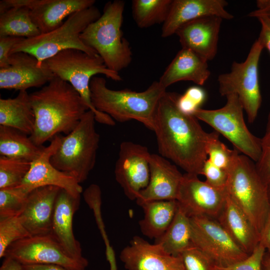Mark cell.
I'll return each mask as SVG.
<instances>
[{
	"label": "cell",
	"instance_id": "6da1fadb",
	"mask_svg": "<svg viewBox=\"0 0 270 270\" xmlns=\"http://www.w3.org/2000/svg\"><path fill=\"white\" fill-rule=\"evenodd\" d=\"M178 96L166 90L158 102L153 130L158 151L186 173L200 175L214 131L205 132L194 116L181 112L176 104Z\"/></svg>",
	"mask_w": 270,
	"mask_h": 270
},
{
	"label": "cell",
	"instance_id": "ba28073f",
	"mask_svg": "<svg viewBox=\"0 0 270 270\" xmlns=\"http://www.w3.org/2000/svg\"><path fill=\"white\" fill-rule=\"evenodd\" d=\"M96 122L94 112L88 110L76 126L62 136L60 144L50 158L55 168L74 176L80 184L87 179L96 164L100 140Z\"/></svg>",
	"mask_w": 270,
	"mask_h": 270
},
{
	"label": "cell",
	"instance_id": "4dcf8cb0",
	"mask_svg": "<svg viewBox=\"0 0 270 270\" xmlns=\"http://www.w3.org/2000/svg\"><path fill=\"white\" fill-rule=\"evenodd\" d=\"M172 0H134L132 10L138 26L146 28L164 24L168 14Z\"/></svg>",
	"mask_w": 270,
	"mask_h": 270
},
{
	"label": "cell",
	"instance_id": "8d00e7d4",
	"mask_svg": "<svg viewBox=\"0 0 270 270\" xmlns=\"http://www.w3.org/2000/svg\"><path fill=\"white\" fill-rule=\"evenodd\" d=\"M184 270H214L216 266L200 249L192 244L180 255Z\"/></svg>",
	"mask_w": 270,
	"mask_h": 270
},
{
	"label": "cell",
	"instance_id": "ffe728a7",
	"mask_svg": "<svg viewBox=\"0 0 270 270\" xmlns=\"http://www.w3.org/2000/svg\"><path fill=\"white\" fill-rule=\"evenodd\" d=\"M225 0H172L170 12L162 24L161 36L167 38L176 34L182 25L206 16H217L230 20L234 16L226 10Z\"/></svg>",
	"mask_w": 270,
	"mask_h": 270
},
{
	"label": "cell",
	"instance_id": "7dc6e473",
	"mask_svg": "<svg viewBox=\"0 0 270 270\" xmlns=\"http://www.w3.org/2000/svg\"><path fill=\"white\" fill-rule=\"evenodd\" d=\"M0 270H22V264L11 258L4 257Z\"/></svg>",
	"mask_w": 270,
	"mask_h": 270
},
{
	"label": "cell",
	"instance_id": "d590c367",
	"mask_svg": "<svg viewBox=\"0 0 270 270\" xmlns=\"http://www.w3.org/2000/svg\"><path fill=\"white\" fill-rule=\"evenodd\" d=\"M84 200L94 214L98 226L100 228L102 234L104 236L105 242L106 246V257L114 256L112 248L110 247L108 240L106 236L102 218L101 217L100 206L102 204L101 190L100 186L96 184H92L88 186L83 193Z\"/></svg>",
	"mask_w": 270,
	"mask_h": 270
},
{
	"label": "cell",
	"instance_id": "ab89813d",
	"mask_svg": "<svg viewBox=\"0 0 270 270\" xmlns=\"http://www.w3.org/2000/svg\"><path fill=\"white\" fill-rule=\"evenodd\" d=\"M266 249L259 243L246 258L226 267L216 266L214 270H262Z\"/></svg>",
	"mask_w": 270,
	"mask_h": 270
},
{
	"label": "cell",
	"instance_id": "5b68a950",
	"mask_svg": "<svg viewBox=\"0 0 270 270\" xmlns=\"http://www.w3.org/2000/svg\"><path fill=\"white\" fill-rule=\"evenodd\" d=\"M44 62L56 77L70 84L78 92L89 110L94 112L96 122L110 126L115 124L114 120L96 110L91 100L90 84L94 75L102 74L115 81L122 80L119 73L110 70L98 54H90L78 49H67Z\"/></svg>",
	"mask_w": 270,
	"mask_h": 270
},
{
	"label": "cell",
	"instance_id": "4fadbf2b",
	"mask_svg": "<svg viewBox=\"0 0 270 270\" xmlns=\"http://www.w3.org/2000/svg\"><path fill=\"white\" fill-rule=\"evenodd\" d=\"M198 176L183 174L176 198L178 207L190 218L206 216L216 220L224 206L226 190L216 188Z\"/></svg>",
	"mask_w": 270,
	"mask_h": 270
},
{
	"label": "cell",
	"instance_id": "e0dca14e",
	"mask_svg": "<svg viewBox=\"0 0 270 270\" xmlns=\"http://www.w3.org/2000/svg\"><path fill=\"white\" fill-rule=\"evenodd\" d=\"M9 64L0 68V88L26 90L42 86L56 76L43 62L41 66L31 54L20 52L10 54Z\"/></svg>",
	"mask_w": 270,
	"mask_h": 270
},
{
	"label": "cell",
	"instance_id": "44dd1931",
	"mask_svg": "<svg viewBox=\"0 0 270 270\" xmlns=\"http://www.w3.org/2000/svg\"><path fill=\"white\" fill-rule=\"evenodd\" d=\"M222 20L217 16H206L182 25L176 32L182 48L192 50L208 61L214 59Z\"/></svg>",
	"mask_w": 270,
	"mask_h": 270
},
{
	"label": "cell",
	"instance_id": "277c9868",
	"mask_svg": "<svg viewBox=\"0 0 270 270\" xmlns=\"http://www.w3.org/2000/svg\"><path fill=\"white\" fill-rule=\"evenodd\" d=\"M124 8L122 0L108 2L100 16L80 34L84 44L94 50L110 70L118 73L130 65L132 56L122 30Z\"/></svg>",
	"mask_w": 270,
	"mask_h": 270
},
{
	"label": "cell",
	"instance_id": "c3c4849f",
	"mask_svg": "<svg viewBox=\"0 0 270 270\" xmlns=\"http://www.w3.org/2000/svg\"><path fill=\"white\" fill-rule=\"evenodd\" d=\"M262 270H270V252L266 250L262 262Z\"/></svg>",
	"mask_w": 270,
	"mask_h": 270
},
{
	"label": "cell",
	"instance_id": "484cf974",
	"mask_svg": "<svg viewBox=\"0 0 270 270\" xmlns=\"http://www.w3.org/2000/svg\"><path fill=\"white\" fill-rule=\"evenodd\" d=\"M35 114L26 90L14 98L0 99V126L16 129L30 136L34 132Z\"/></svg>",
	"mask_w": 270,
	"mask_h": 270
},
{
	"label": "cell",
	"instance_id": "7bdbcfd3",
	"mask_svg": "<svg viewBox=\"0 0 270 270\" xmlns=\"http://www.w3.org/2000/svg\"><path fill=\"white\" fill-rule=\"evenodd\" d=\"M256 18L261 26L259 36L257 40L270 54V18L260 16Z\"/></svg>",
	"mask_w": 270,
	"mask_h": 270
},
{
	"label": "cell",
	"instance_id": "7a4b0ae2",
	"mask_svg": "<svg viewBox=\"0 0 270 270\" xmlns=\"http://www.w3.org/2000/svg\"><path fill=\"white\" fill-rule=\"evenodd\" d=\"M30 96L36 118L30 136L39 146L61 133L70 134L89 110L73 86L56 76Z\"/></svg>",
	"mask_w": 270,
	"mask_h": 270
},
{
	"label": "cell",
	"instance_id": "7c38bea8",
	"mask_svg": "<svg viewBox=\"0 0 270 270\" xmlns=\"http://www.w3.org/2000/svg\"><path fill=\"white\" fill-rule=\"evenodd\" d=\"M11 258L22 265L54 264L68 270H85L88 260L70 258L51 234L32 236L11 244L4 258Z\"/></svg>",
	"mask_w": 270,
	"mask_h": 270
},
{
	"label": "cell",
	"instance_id": "d4e9b609",
	"mask_svg": "<svg viewBox=\"0 0 270 270\" xmlns=\"http://www.w3.org/2000/svg\"><path fill=\"white\" fill-rule=\"evenodd\" d=\"M216 220L248 254L250 255L260 243V234L228 193L224 206Z\"/></svg>",
	"mask_w": 270,
	"mask_h": 270
},
{
	"label": "cell",
	"instance_id": "cb8c5ba5",
	"mask_svg": "<svg viewBox=\"0 0 270 270\" xmlns=\"http://www.w3.org/2000/svg\"><path fill=\"white\" fill-rule=\"evenodd\" d=\"M208 62L192 50L182 48L166 68L158 82L166 89L182 80L202 86L210 75Z\"/></svg>",
	"mask_w": 270,
	"mask_h": 270
},
{
	"label": "cell",
	"instance_id": "f546056e",
	"mask_svg": "<svg viewBox=\"0 0 270 270\" xmlns=\"http://www.w3.org/2000/svg\"><path fill=\"white\" fill-rule=\"evenodd\" d=\"M41 34L24 6H14L0 14V36L30 38Z\"/></svg>",
	"mask_w": 270,
	"mask_h": 270
},
{
	"label": "cell",
	"instance_id": "8992f818",
	"mask_svg": "<svg viewBox=\"0 0 270 270\" xmlns=\"http://www.w3.org/2000/svg\"><path fill=\"white\" fill-rule=\"evenodd\" d=\"M228 174V194L260 235L270 216V204L267 186L260 177L255 162L238 152Z\"/></svg>",
	"mask_w": 270,
	"mask_h": 270
},
{
	"label": "cell",
	"instance_id": "d6986e66",
	"mask_svg": "<svg viewBox=\"0 0 270 270\" xmlns=\"http://www.w3.org/2000/svg\"><path fill=\"white\" fill-rule=\"evenodd\" d=\"M183 174L176 165L161 156L151 154L150 160V180L136 199V204L154 200H176Z\"/></svg>",
	"mask_w": 270,
	"mask_h": 270
},
{
	"label": "cell",
	"instance_id": "bcb514c9",
	"mask_svg": "<svg viewBox=\"0 0 270 270\" xmlns=\"http://www.w3.org/2000/svg\"><path fill=\"white\" fill-rule=\"evenodd\" d=\"M22 270H68L64 268L54 264H22Z\"/></svg>",
	"mask_w": 270,
	"mask_h": 270
},
{
	"label": "cell",
	"instance_id": "681fc988",
	"mask_svg": "<svg viewBox=\"0 0 270 270\" xmlns=\"http://www.w3.org/2000/svg\"><path fill=\"white\" fill-rule=\"evenodd\" d=\"M270 112L268 114V120H267L266 127V131H270Z\"/></svg>",
	"mask_w": 270,
	"mask_h": 270
},
{
	"label": "cell",
	"instance_id": "f6af8a7d",
	"mask_svg": "<svg viewBox=\"0 0 270 270\" xmlns=\"http://www.w3.org/2000/svg\"><path fill=\"white\" fill-rule=\"evenodd\" d=\"M260 244L270 252V216L260 234Z\"/></svg>",
	"mask_w": 270,
	"mask_h": 270
},
{
	"label": "cell",
	"instance_id": "ee69618b",
	"mask_svg": "<svg viewBox=\"0 0 270 270\" xmlns=\"http://www.w3.org/2000/svg\"><path fill=\"white\" fill-rule=\"evenodd\" d=\"M256 9L248 14V16L257 18L260 16L270 18V0H258L256 2Z\"/></svg>",
	"mask_w": 270,
	"mask_h": 270
},
{
	"label": "cell",
	"instance_id": "3957f363",
	"mask_svg": "<svg viewBox=\"0 0 270 270\" xmlns=\"http://www.w3.org/2000/svg\"><path fill=\"white\" fill-rule=\"evenodd\" d=\"M90 90L92 106L96 110L120 122L136 120L152 130L158 102L166 91L158 81L141 92L111 90L106 80L99 76L92 78Z\"/></svg>",
	"mask_w": 270,
	"mask_h": 270
},
{
	"label": "cell",
	"instance_id": "d6a6232c",
	"mask_svg": "<svg viewBox=\"0 0 270 270\" xmlns=\"http://www.w3.org/2000/svg\"><path fill=\"white\" fill-rule=\"evenodd\" d=\"M31 190L22 186L0 189V218L20 216Z\"/></svg>",
	"mask_w": 270,
	"mask_h": 270
},
{
	"label": "cell",
	"instance_id": "5bb4252c",
	"mask_svg": "<svg viewBox=\"0 0 270 270\" xmlns=\"http://www.w3.org/2000/svg\"><path fill=\"white\" fill-rule=\"evenodd\" d=\"M150 156L146 146L128 141L120 144L114 176L130 200H136L139 192L149 182Z\"/></svg>",
	"mask_w": 270,
	"mask_h": 270
},
{
	"label": "cell",
	"instance_id": "f35d334b",
	"mask_svg": "<svg viewBox=\"0 0 270 270\" xmlns=\"http://www.w3.org/2000/svg\"><path fill=\"white\" fill-rule=\"evenodd\" d=\"M200 175L206 178V182L221 190H226L228 172L214 164L208 159L205 161Z\"/></svg>",
	"mask_w": 270,
	"mask_h": 270
},
{
	"label": "cell",
	"instance_id": "83f0119b",
	"mask_svg": "<svg viewBox=\"0 0 270 270\" xmlns=\"http://www.w3.org/2000/svg\"><path fill=\"white\" fill-rule=\"evenodd\" d=\"M45 147L36 144L30 136L16 129L0 126V154L33 161Z\"/></svg>",
	"mask_w": 270,
	"mask_h": 270
},
{
	"label": "cell",
	"instance_id": "8fae6325",
	"mask_svg": "<svg viewBox=\"0 0 270 270\" xmlns=\"http://www.w3.org/2000/svg\"><path fill=\"white\" fill-rule=\"evenodd\" d=\"M191 242L216 266L226 267L246 258V253L217 220L206 216L190 218Z\"/></svg>",
	"mask_w": 270,
	"mask_h": 270
},
{
	"label": "cell",
	"instance_id": "74e56055",
	"mask_svg": "<svg viewBox=\"0 0 270 270\" xmlns=\"http://www.w3.org/2000/svg\"><path fill=\"white\" fill-rule=\"evenodd\" d=\"M206 98L205 90L199 86L189 88L182 95H178L176 104L182 112L193 115L196 110L200 108Z\"/></svg>",
	"mask_w": 270,
	"mask_h": 270
},
{
	"label": "cell",
	"instance_id": "ac0fdd59",
	"mask_svg": "<svg viewBox=\"0 0 270 270\" xmlns=\"http://www.w3.org/2000/svg\"><path fill=\"white\" fill-rule=\"evenodd\" d=\"M127 270H184L180 256L166 252L157 244L135 236L120 256Z\"/></svg>",
	"mask_w": 270,
	"mask_h": 270
},
{
	"label": "cell",
	"instance_id": "e575fe53",
	"mask_svg": "<svg viewBox=\"0 0 270 270\" xmlns=\"http://www.w3.org/2000/svg\"><path fill=\"white\" fill-rule=\"evenodd\" d=\"M218 133L214 131V134L206 147V154L208 159L214 164L228 172L238 152L236 150L228 148L219 139Z\"/></svg>",
	"mask_w": 270,
	"mask_h": 270
},
{
	"label": "cell",
	"instance_id": "b9f144b4",
	"mask_svg": "<svg viewBox=\"0 0 270 270\" xmlns=\"http://www.w3.org/2000/svg\"><path fill=\"white\" fill-rule=\"evenodd\" d=\"M24 38L12 36H0V68L8 66L9 56L12 48Z\"/></svg>",
	"mask_w": 270,
	"mask_h": 270
},
{
	"label": "cell",
	"instance_id": "603a6c76",
	"mask_svg": "<svg viewBox=\"0 0 270 270\" xmlns=\"http://www.w3.org/2000/svg\"><path fill=\"white\" fill-rule=\"evenodd\" d=\"M80 198H76L60 189L55 204L50 234L72 258L88 260L82 256L80 242L75 238L72 220L80 206Z\"/></svg>",
	"mask_w": 270,
	"mask_h": 270
},
{
	"label": "cell",
	"instance_id": "f907efd6",
	"mask_svg": "<svg viewBox=\"0 0 270 270\" xmlns=\"http://www.w3.org/2000/svg\"><path fill=\"white\" fill-rule=\"evenodd\" d=\"M267 192H268V195L269 202L270 204V182L267 184Z\"/></svg>",
	"mask_w": 270,
	"mask_h": 270
},
{
	"label": "cell",
	"instance_id": "7402d4cb",
	"mask_svg": "<svg viewBox=\"0 0 270 270\" xmlns=\"http://www.w3.org/2000/svg\"><path fill=\"white\" fill-rule=\"evenodd\" d=\"M60 188L44 186L32 190L19 218L31 236L50 234L55 204Z\"/></svg>",
	"mask_w": 270,
	"mask_h": 270
},
{
	"label": "cell",
	"instance_id": "30bf717a",
	"mask_svg": "<svg viewBox=\"0 0 270 270\" xmlns=\"http://www.w3.org/2000/svg\"><path fill=\"white\" fill-rule=\"evenodd\" d=\"M264 47L256 40L245 60L234 62L230 72L218 76V91L222 96L236 94L246 112L248 122L256 120L262 104L258 80V64Z\"/></svg>",
	"mask_w": 270,
	"mask_h": 270
},
{
	"label": "cell",
	"instance_id": "52a82bcc",
	"mask_svg": "<svg viewBox=\"0 0 270 270\" xmlns=\"http://www.w3.org/2000/svg\"><path fill=\"white\" fill-rule=\"evenodd\" d=\"M100 16V10L94 6L76 12L55 30L35 37L24 38L13 47L10 54L20 52L28 53L37 58L40 66L44 60L67 49H78L90 54H98L84 44L80 34Z\"/></svg>",
	"mask_w": 270,
	"mask_h": 270
},
{
	"label": "cell",
	"instance_id": "9c48e42d",
	"mask_svg": "<svg viewBox=\"0 0 270 270\" xmlns=\"http://www.w3.org/2000/svg\"><path fill=\"white\" fill-rule=\"evenodd\" d=\"M224 106L216 110L198 108L193 114L224 136L238 152L247 156L254 162L261 153V138L248 129L244 117V108L236 94L226 96Z\"/></svg>",
	"mask_w": 270,
	"mask_h": 270
},
{
	"label": "cell",
	"instance_id": "60d3db41",
	"mask_svg": "<svg viewBox=\"0 0 270 270\" xmlns=\"http://www.w3.org/2000/svg\"><path fill=\"white\" fill-rule=\"evenodd\" d=\"M255 165L260 177L267 186L270 182V130L266 131L261 138V153Z\"/></svg>",
	"mask_w": 270,
	"mask_h": 270
},
{
	"label": "cell",
	"instance_id": "9a60e30c",
	"mask_svg": "<svg viewBox=\"0 0 270 270\" xmlns=\"http://www.w3.org/2000/svg\"><path fill=\"white\" fill-rule=\"evenodd\" d=\"M94 0H2L0 14L14 6H24L41 34L60 26L72 14L94 6Z\"/></svg>",
	"mask_w": 270,
	"mask_h": 270
},
{
	"label": "cell",
	"instance_id": "4316f807",
	"mask_svg": "<svg viewBox=\"0 0 270 270\" xmlns=\"http://www.w3.org/2000/svg\"><path fill=\"white\" fill-rule=\"evenodd\" d=\"M144 218L140 220L142 233L146 237L156 240L161 236L172 222L178 208L176 200H154L141 205Z\"/></svg>",
	"mask_w": 270,
	"mask_h": 270
},
{
	"label": "cell",
	"instance_id": "2e32d148",
	"mask_svg": "<svg viewBox=\"0 0 270 270\" xmlns=\"http://www.w3.org/2000/svg\"><path fill=\"white\" fill-rule=\"evenodd\" d=\"M62 136H56L45 147L42 154L32 162L30 170L22 186L30 190L40 186H55L63 189L76 198H80L82 188L73 176L58 170L50 162L62 141Z\"/></svg>",
	"mask_w": 270,
	"mask_h": 270
},
{
	"label": "cell",
	"instance_id": "f1b7e54d",
	"mask_svg": "<svg viewBox=\"0 0 270 270\" xmlns=\"http://www.w3.org/2000/svg\"><path fill=\"white\" fill-rule=\"evenodd\" d=\"M168 254L179 256L192 244L190 218L178 207L164 234L154 240Z\"/></svg>",
	"mask_w": 270,
	"mask_h": 270
},
{
	"label": "cell",
	"instance_id": "836d02e7",
	"mask_svg": "<svg viewBox=\"0 0 270 270\" xmlns=\"http://www.w3.org/2000/svg\"><path fill=\"white\" fill-rule=\"evenodd\" d=\"M30 236L18 216L0 218V258L11 244Z\"/></svg>",
	"mask_w": 270,
	"mask_h": 270
},
{
	"label": "cell",
	"instance_id": "1f68e13d",
	"mask_svg": "<svg viewBox=\"0 0 270 270\" xmlns=\"http://www.w3.org/2000/svg\"><path fill=\"white\" fill-rule=\"evenodd\" d=\"M32 162L20 158L0 157V189L20 186L28 172Z\"/></svg>",
	"mask_w": 270,
	"mask_h": 270
}]
</instances>
